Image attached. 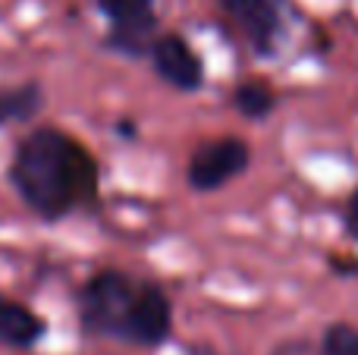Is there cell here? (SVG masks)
<instances>
[{"mask_svg":"<svg viewBox=\"0 0 358 355\" xmlns=\"http://www.w3.org/2000/svg\"><path fill=\"white\" fill-rule=\"evenodd\" d=\"M10 186L44 224L85 211L101 195V167L85 142L60 126H35L16 142Z\"/></svg>","mask_w":358,"mask_h":355,"instance_id":"1","label":"cell"},{"mask_svg":"<svg viewBox=\"0 0 358 355\" xmlns=\"http://www.w3.org/2000/svg\"><path fill=\"white\" fill-rule=\"evenodd\" d=\"M138 283H142L138 277L120 268L94 270L76 293V318H79L82 333L126 343Z\"/></svg>","mask_w":358,"mask_h":355,"instance_id":"2","label":"cell"},{"mask_svg":"<svg viewBox=\"0 0 358 355\" xmlns=\"http://www.w3.org/2000/svg\"><path fill=\"white\" fill-rule=\"evenodd\" d=\"M94 6L107 22L101 48L126 60H148L161 38L157 0H94Z\"/></svg>","mask_w":358,"mask_h":355,"instance_id":"3","label":"cell"},{"mask_svg":"<svg viewBox=\"0 0 358 355\" xmlns=\"http://www.w3.org/2000/svg\"><path fill=\"white\" fill-rule=\"evenodd\" d=\"M217 6L233 22V29L252 48L255 57L271 60L280 54L286 35H289L283 0H217Z\"/></svg>","mask_w":358,"mask_h":355,"instance_id":"4","label":"cell"},{"mask_svg":"<svg viewBox=\"0 0 358 355\" xmlns=\"http://www.w3.org/2000/svg\"><path fill=\"white\" fill-rule=\"evenodd\" d=\"M252 167V148L239 136H220L198 145L185 164V182L195 192H217Z\"/></svg>","mask_w":358,"mask_h":355,"instance_id":"5","label":"cell"},{"mask_svg":"<svg viewBox=\"0 0 358 355\" xmlns=\"http://www.w3.org/2000/svg\"><path fill=\"white\" fill-rule=\"evenodd\" d=\"M148 63L164 85L176 88L182 94L201 92L204 82H208L204 60L189 44V38L179 35V31H161V38L155 41V48L148 54Z\"/></svg>","mask_w":358,"mask_h":355,"instance_id":"6","label":"cell"},{"mask_svg":"<svg viewBox=\"0 0 358 355\" xmlns=\"http://www.w3.org/2000/svg\"><path fill=\"white\" fill-rule=\"evenodd\" d=\"M170 337H173V302L161 283L142 280L126 343L138 346V349H161Z\"/></svg>","mask_w":358,"mask_h":355,"instance_id":"7","label":"cell"},{"mask_svg":"<svg viewBox=\"0 0 358 355\" xmlns=\"http://www.w3.org/2000/svg\"><path fill=\"white\" fill-rule=\"evenodd\" d=\"M48 337V321L31 305L0 293V346L29 352Z\"/></svg>","mask_w":358,"mask_h":355,"instance_id":"8","label":"cell"},{"mask_svg":"<svg viewBox=\"0 0 358 355\" xmlns=\"http://www.w3.org/2000/svg\"><path fill=\"white\" fill-rule=\"evenodd\" d=\"M44 110V85L25 79L19 85H0V129L3 126H29Z\"/></svg>","mask_w":358,"mask_h":355,"instance_id":"9","label":"cell"},{"mask_svg":"<svg viewBox=\"0 0 358 355\" xmlns=\"http://www.w3.org/2000/svg\"><path fill=\"white\" fill-rule=\"evenodd\" d=\"M229 104L239 117L252 119V123H261V119L273 117V110L280 107V94L273 92L271 82L264 79H242L236 82V88L229 92Z\"/></svg>","mask_w":358,"mask_h":355,"instance_id":"10","label":"cell"},{"mask_svg":"<svg viewBox=\"0 0 358 355\" xmlns=\"http://www.w3.org/2000/svg\"><path fill=\"white\" fill-rule=\"evenodd\" d=\"M317 355H358V327L349 321H334L324 327Z\"/></svg>","mask_w":358,"mask_h":355,"instance_id":"11","label":"cell"},{"mask_svg":"<svg viewBox=\"0 0 358 355\" xmlns=\"http://www.w3.org/2000/svg\"><path fill=\"white\" fill-rule=\"evenodd\" d=\"M343 233H346L352 242H358V186L349 192L346 208H343Z\"/></svg>","mask_w":358,"mask_h":355,"instance_id":"12","label":"cell"},{"mask_svg":"<svg viewBox=\"0 0 358 355\" xmlns=\"http://www.w3.org/2000/svg\"><path fill=\"white\" fill-rule=\"evenodd\" d=\"M327 264H330V270H334L336 277H343V280L358 277V258L355 255H330Z\"/></svg>","mask_w":358,"mask_h":355,"instance_id":"13","label":"cell"},{"mask_svg":"<svg viewBox=\"0 0 358 355\" xmlns=\"http://www.w3.org/2000/svg\"><path fill=\"white\" fill-rule=\"evenodd\" d=\"M117 132H120L123 138H136V136H138V129H136V123H132V119H120V123H117Z\"/></svg>","mask_w":358,"mask_h":355,"instance_id":"14","label":"cell"}]
</instances>
